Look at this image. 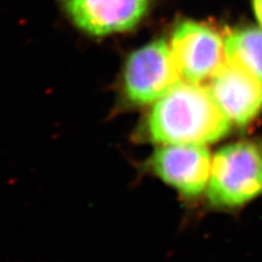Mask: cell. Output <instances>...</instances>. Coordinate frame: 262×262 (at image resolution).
Returning a JSON list of instances; mask_svg holds the SVG:
<instances>
[{
    "label": "cell",
    "mask_w": 262,
    "mask_h": 262,
    "mask_svg": "<svg viewBox=\"0 0 262 262\" xmlns=\"http://www.w3.org/2000/svg\"><path fill=\"white\" fill-rule=\"evenodd\" d=\"M232 121L208 86L180 81L151 108L138 130L140 141L163 144H209L224 138Z\"/></svg>",
    "instance_id": "6da1fadb"
},
{
    "label": "cell",
    "mask_w": 262,
    "mask_h": 262,
    "mask_svg": "<svg viewBox=\"0 0 262 262\" xmlns=\"http://www.w3.org/2000/svg\"><path fill=\"white\" fill-rule=\"evenodd\" d=\"M207 194L212 206L237 208L262 194V146L243 140L215 153Z\"/></svg>",
    "instance_id": "7a4b0ae2"
},
{
    "label": "cell",
    "mask_w": 262,
    "mask_h": 262,
    "mask_svg": "<svg viewBox=\"0 0 262 262\" xmlns=\"http://www.w3.org/2000/svg\"><path fill=\"white\" fill-rule=\"evenodd\" d=\"M169 43L160 38L131 53L121 73L122 103L130 108L153 105L180 82Z\"/></svg>",
    "instance_id": "3957f363"
},
{
    "label": "cell",
    "mask_w": 262,
    "mask_h": 262,
    "mask_svg": "<svg viewBox=\"0 0 262 262\" xmlns=\"http://www.w3.org/2000/svg\"><path fill=\"white\" fill-rule=\"evenodd\" d=\"M169 46L180 77L201 84L226 62L225 37L209 23L186 20L174 29Z\"/></svg>",
    "instance_id": "277c9868"
},
{
    "label": "cell",
    "mask_w": 262,
    "mask_h": 262,
    "mask_svg": "<svg viewBox=\"0 0 262 262\" xmlns=\"http://www.w3.org/2000/svg\"><path fill=\"white\" fill-rule=\"evenodd\" d=\"M212 157L206 144H163L146 161V168L187 198L207 189Z\"/></svg>",
    "instance_id": "5b68a950"
},
{
    "label": "cell",
    "mask_w": 262,
    "mask_h": 262,
    "mask_svg": "<svg viewBox=\"0 0 262 262\" xmlns=\"http://www.w3.org/2000/svg\"><path fill=\"white\" fill-rule=\"evenodd\" d=\"M152 0H63L71 22L92 36L134 30L142 22Z\"/></svg>",
    "instance_id": "8992f818"
},
{
    "label": "cell",
    "mask_w": 262,
    "mask_h": 262,
    "mask_svg": "<svg viewBox=\"0 0 262 262\" xmlns=\"http://www.w3.org/2000/svg\"><path fill=\"white\" fill-rule=\"evenodd\" d=\"M208 89L221 111L238 127L248 126L262 112V82L235 62L226 60Z\"/></svg>",
    "instance_id": "52a82bcc"
},
{
    "label": "cell",
    "mask_w": 262,
    "mask_h": 262,
    "mask_svg": "<svg viewBox=\"0 0 262 262\" xmlns=\"http://www.w3.org/2000/svg\"><path fill=\"white\" fill-rule=\"evenodd\" d=\"M226 60L248 70L262 82V30L238 28L225 35Z\"/></svg>",
    "instance_id": "ba28073f"
},
{
    "label": "cell",
    "mask_w": 262,
    "mask_h": 262,
    "mask_svg": "<svg viewBox=\"0 0 262 262\" xmlns=\"http://www.w3.org/2000/svg\"><path fill=\"white\" fill-rule=\"evenodd\" d=\"M253 5V11H255L256 18L262 27V0H252Z\"/></svg>",
    "instance_id": "9c48e42d"
}]
</instances>
